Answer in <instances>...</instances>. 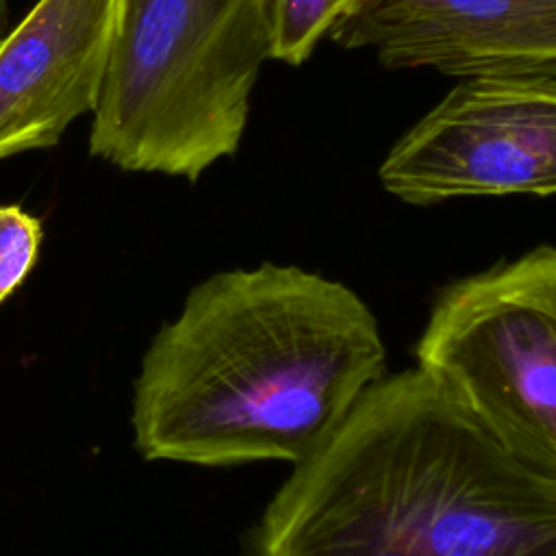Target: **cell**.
Listing matches in <instances>:
<instances>
[{
  "label": "cell",
  "instance_id": "obj_1",
  "mask_svg": "<svg viewBox=\"0 0 556 556\" xmlns=\"http://www.w3.org/2000/svg\"><path fill=\"white\" fill-rule=\"evenodd\" d=\"M384 367L378 319L348 285L278 263L217 271L141 356L132 443L146 460L295 465Z\"/></svg>",
  "mask_w": 556,
  "mask_h": 556
},
{
  "label": "cell",
  "instance_id": "obj_2",
  "mask_svg": "<svg viewBox=\"0 0 556 556\" xmlns=\"http://www.w3.org/2000/svg\"><path fill=\"white\" fill-rule=\"evenodd\" d=\"M250 556H556V478L421 369L376 380L274 493Z\"/></svg>",
  "mask_w": 556,
  "mask_h": 556
},
{
  "label": "cell",
  "instance_id": "obj_3",
  "mask_svg": "<svg viewBox=\"0 0 556 556\" xmlns=\"http://www.w3.org/2000/svg\"><path fill=\"white\" fill-rule=\"evenodd\" d=\"M274 0H122L89 152L195 182L239 150Z\"/></svg>",
  "mask_w": 556,
  "mask_h": 556
},
{
  "label": "cell",
  "instance_id": "obj_4",
  "mask_svg": "<svg viewBox=\"0 0 556 556\" xmlns=\"http://www.w3.org/2000/svg\"><path fill=\"white\" fill-rule=\"evenodd\" d=\"M415 358L515 456L556 478L554 245L443 287Z\"/></svg>",
  "mask_w": 556,
  "mask_h": 556
},
{
  "label": "cell",
  "instance_id": "obj_5",
  "mask_svg": "<svg viewBox=\"0 0 556 556\" xmlns=\"http://www.w3.org/2000/svg\"><path fill=\"white\" fill-rule=\"evenodd\" d=\"M406 204L556 191V74L469 76L408 128L378 169Z\"/></svg>",
  "mask_w": 556,
  "mask_h": 556
},
{
  "label": "cell",
  "instance_id": "obj_6",
  "mask_svg": "<svg viewBox=\"0 0 556 556\" xmlns=\"http://www.w3.org/2000/svg\"><path fill=\"white\" fill-rule=\"evenodd\" d=\"M389 70L447 76L556 74V0H365L328 30Z\"/></svg>",
  "mask_w": 556,
  "mask_h": 556
},
{
  "label": "cell",
  "instance_id": "obj_7",
  "mask_svg": "<svg viewBox=\"0 0 556 556\" xmlns=\"http://www.w3.org/2000/svg\"><path fill=\"white\" fill-rule=\"evenodd\" d=\"M122 0H37L0 41V161L59 143L93 113Z\"/></svg>",
  "mask_w": 556,
  "mask_h": 556
},
{
  "label": "cell",
  "instance_id": "obj_8",
  "mask_svg": "<svg viewBox=\"0 0 556 556\" xmlns=\"http://www.w3.org/2000/svg\"><path fill=\"white\" fill-rule=\"evenodd\" d=\"M354 9V0H274L271 59L304 63L332 24Z\"/></svg>",
  "mask_w": 556,
  "mask_h": 556
},
{
  "label": "cell",
  "instance_id": "obj_9",
  "mask_svg": "<svg viewBox=\"0 0 556 556\" xmlns=\"http://www.w3.org/2000/svg\"><path fill=\"white\" fill-rule=\"evenodd\" d=\"M43 239L41 222L17 204H0V304L30 274Z\"/></svg>",
  "mask_w": 556,
  "mask_h": 556
},
{
  "label": "cell",
  "instance_id": "obj_10",
  "mask_svg": "<svg viewBox=\"0 0 556 556\" xmlns=\"http://www.w3.org/2000/svg\"><path fill=\"white\" fill-rule=\"evenodd\" d=\"M7 20H9V0H0V35L7 28Z\"/></svg>",
  "mask_w": 556,
  "mask_h": 556
},
{
  "label": "cell",
  "instance_id": "obj_11",
  "mask_svg": "<svg viewBox=\"0 0 556 556\" xmlns=\"http://www.w3.org/2000/svg\"><path fill=\"white\" fill-rule=\"evenodd\" d=\"M363 2H365V0H354V9H356L358 4H363ZM354 9H352V11H354Z\"/></svg>",
  "mask_w": 556,
  "mask_h": 556
}]
</instances>
